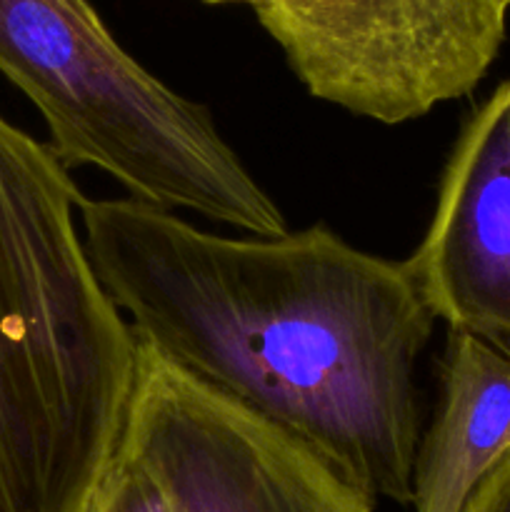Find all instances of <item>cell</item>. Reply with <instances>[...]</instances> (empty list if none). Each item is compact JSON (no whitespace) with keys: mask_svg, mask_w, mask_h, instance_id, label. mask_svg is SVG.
I'll use <instances>...</instances> for the list:
<instances>
[{"mask_svg":"<svg viewBox=\"0 0 510 512\" xmlns=\"http://www.w3.org/2000/svg\"><path fill=\"white\" fill-rule=\"evenodd\" d=\"M80 225L140 345L298 440L370 503H413L415 373L435 315L408 265L325 225L225 238L133 198L83 200Z\"/></svg>","mask_w":510,"mask_h":512,"instance_id":"6da1fadb","label":"cell"},{"mask_svg":"<svg viewBox=\"0 0 510 512\" xmlns=\"http://www.w3.org/2000/svg\"><path fill=\"white\" fill-rule=\"evenodd\" d=\"M83 200L0 115V512H83L128 418L138 338L90 265Z\"/></svg>","mask_w":510,"mask_h":512,"instance_id":"7a4b0ae2","label":"cell"},{"mask_svg":"<svg viewBox=\"0 0 510 512\" xmlns=\"http://www.w3.org/2000/svg\"><path fill=\"white\" fill-rule=\"evenodd\" d=\"M0 73L43 115L68 170L98 168L133 200L253 238L288 233L210 110L145 70L88 0H0Z\"/></svg>","mask_w":510,"mask_h":512,"instance_id":"3957f363","label":"cell"},{"mask_svg":"<svg viewBox=\"0 0 510 512\" xmlns=\"http://www.w3.org/2000/svg\"><path fill=\"white\" fill-rule=\"evenodd\" d=\"M313 98L400 125L473 93L498 58L510 0H260Z\"/></svg>","mask_w":510,"mask_h":512,"instance_id":"277c9868","label":"cell"},{"mask_svg":"<svg viewBox=\"0 0 510 512\" xmlns=\"http://www.w3.org/2000/svg\"><path fill=\"white\" fill-rule=\"evenodd\" d=\"M120 448L175 512H373L308 448L138 343Z\"/></svg>","mask_w":510,"mask_h":512,"instance_id":"5b68a950","label":"cell"},{"mask_svg":"<svg viewBox=\"0 0 510 512\" xmlns=\"http://www.w3.org/2000/svg\"><path fill=\"white\" fill-rule=\"evenodd\" d=\"M405 265L435 320L510 360V80L465 123Z\"/></svg>","mask_w":510,"mask_h":512,"instance_id":"8992f818","label":"cell"},{"mask_svg":"<svg viewBox=\"0 0 510 512\" xmlns=\"http://www.w3.org/2000/svg\"><path fill=\"white\" fill-rule=\"evenodd\" d=\"M440 385L438 415L415 458V512H460L510 455V360L450 333Z\"/></svg>","mask_w":510,"mask_h":512,"instance_id":"52a82bcc","label":"cell"},{"mask_svg":"<svg viewBox=\"0 0 510 512\" xmlns=\"http://www.w3.org/2000/svg\"><path fill=\"white\" fill-rule=\"evenodd\" d=\"M83 512H175L148 470L118 445Z\"/></svg>","mask_w":510,"mask_h":512,"instance_id":"ba28073f","label":"cell"},{"mask_svg":"<svg viewBox=\"0 0 510 512\" xmlns=\"http://www.w3.org/2000/svg\"><path fill=\"white\" fill-rule=\"evenodd\" d=\"M460 512H510V455L483 480Z\"/></svg>","mask_w":510,"mask_h":512,"instance_id":"9c48e42d","label":"cell"},{"mask_svg":"<svg viewBox=\"0 0 510 512\" xmlns=\"http://www.w3.org/2000/svg\"><path fill=\"white\" fill-rule=\"evenodd\" d=\"M205 3H250V5H255V3H260V0H205Z\"/></svg>","mask_w":510,"mask_h":512,"instance_id":"30bf717a","label":"cell"}]
</instances>
